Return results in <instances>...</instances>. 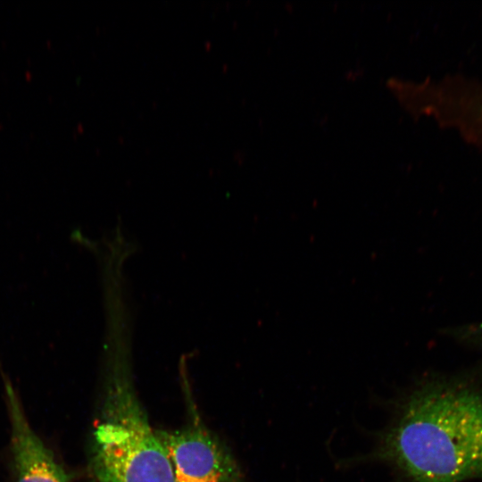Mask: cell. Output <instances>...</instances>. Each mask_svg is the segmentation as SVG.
<instances>
[{
	"instance_id": "cell-1",
	"label": "cell",
	"mask_w": 482,
	"mask_h": 482,
	"mask_svg": "<svg viewBox=\"0 0 482 482\" xmlns=\"http://www.w3.org/2000/svg\"><path fill=\"white\" fill-rule=\"evenodd\" d=\"M360 459L387 464L409 482L482 478V396L463 386H419Z\"/></svg>"
},
{
	"instance_id": "cell-3",
	"label": "cell",
	"mask_w": 482,
	"mask_h": 482,
	"mask_svg": "<svg viewBox=\"0 0 482 482\" xmlns=\"http://www.w3.org/2000/svg\"><path fill=\"white\" fill-rule=\"evenodd\" d=\"M170 460L175 482H243L226 445L200 422L179 430H155Z\"/></svg>"
},
{
	"instance_id": "cell-2",
	"label": "cell",
	"mask_w": 482,
	"mask_h": 482,
	"mask_svg": "<svg viewBox=\"0 0 482 482\" xmlns=\"http://www.w3.org/2000/svg\"><path fill=\"white\" fill-rule=\"evenodd\" d=\"M89 450L94 482H175L156 431L120 366L107 378Z\"/></svg>"
},
{
	"instance_id": "cell-4",
	"label": "cell",
	"mask_w": 482,
	"mask_h": 482,
	"mask_svg": "<svg viewBox=\"0 0 482 482\" xmlns=\"http://www.w3.org/2000/svg\"><path fill=\"white\" fill-rule=\"evenodd\" d=\"M4 391L11 423V453L15 482H71L72 475L33 431L8 379Z\"/></svg>"
}]
</instances>
